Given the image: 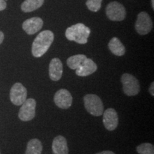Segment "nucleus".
I'll return each mask as SVG.
<instances>
[{
  "mask_svg": "<svg viewBox=\"0 0 154 154\" xmlns=\"http://www.w3.org/2000/svg\"><path fill=\"white\" fill-rule=\"evenodd\" d=\"M54 38V35L50 30H44L38 34L32 44V55L36 58L42 57L51 47Z\"/></svg>",
  "mask_w": 154,
  "mask_h": 154,
  "instance_id": "1",
  "label": "nucleus"
},
{
  "mask_svg": "<svg viewBox=\"0 0 154 154\" xmlns=\"http://www.w3.org/2000/svg\"><path fill=\"white\" fill-rule=\"evenodd\" d=\"M90 32L91 31L89 28L84 24L79 23L67 28L65 36L69 41L75 42L80 44H85L87 43Z\"/></svg>",
  "mask_w": 154,
  "mask_h": 154,
  "instance_id": "2",
  "label": "nucleus"
},
{
  "mask_svg": "<svg viewBox=\"0 0 154 154\" xmlns=\"http://www.w3.org/2000/svg\"><path fill=\"white\" fill-rule=\"evenodd\" d=\"M84 103L86 110L94 116H100L104 111L103 102L95 94H86L84 97Z\"/></svg>",
  "mask_w": 154,
  "mask_h": 154,
  "instance_id": "3",
  "label": "nucleus"
},
{
  "mask_svg": "<svg viewBox=\"0 0 154 154\" xmlns=\"http://www.w3.org/2000/svg\"><path fill=\"white\" fill-rule=\"evenodd\" d=\"M123 91L128 96H136L140 91V84L137 79L130 74H124L121 77Z\"/></svg>",
  "mask_w": 154,
  "mask_h": 154,
  "instance_id": "4",
  "label": "nucleus"
},
{
  "mask_svg": "<svg viewBox=\"0 0 154 154\" xmlns=\"http://www.w3.org/2000/svg\"><path fill=\"white\" fill-rule=\"evenodd\" d=\"M36 102L34 99H28L22 104L19 111V119L22 121H29L36 114Z\"/></svg>",
  "mask_w": 154,
  "mask_h": 154,
  "instance_id": "5",
  "label": "nucleus"
},
{
  "mask_svg": "<svg viewBox=\"0 0 154 154\" xmlns=\"http://www.w3.org/2000/svg\"><path fill=\"white\" fill-rule=\"evenodd\" d=\"M106 14L108 18L111 21H123L126 15L124 7L117 2H112L107 5L106 8Z\"/></svg>",
  "mask_w": 154,
  "mask_h": 154,
  "instance_id": "6",
  "label": "nucleus"
},
{
  "mask_svg": "<svg viewBox=\"0 0 154 154\" xmlns=\"http://www.w3.org/2000/svg\"><path fill=\"white\" fill-rule=\"evenodd\" d=\"M27 90L21 83H15L10 89L9 97L11 103L16 106H21L26 100Z\"/></svg>",
  "mask_w": 154,
  "mask_h": 154,
  "instance_id": "7",
  "label": "nucleus"
},
{
  "mask_svg": "<svg viewBox=\"0 0 154 154\" xmlns=\"http://www.w3.org/2000/svg\"><path fill=\"white\" fill-rule=\"evenodd\" d=\"M135 28L140 35H146L151 32L153 28V23L148 13L142 11L138 14Z\"/></svg>",
  "mask_w": 154,
  "mask_h": 154,
  "instance_id": "8",
  "label": "nucleus"
},
{
  "mask_svg": "<svg viewBox=\"0 0 154 154\" xmlns=\"http://www.w3.org/2000/svg\"><path fill=\"white\" fill-rule=\"evenodd\" d=\"M54 101L59 108L61 109H67L72 106L73 98L68 90L61 88L55 94Z\"/></svg>",
  "mask_w": 154,
  "mask_h": 154,
  "instance_id": "9",
  "label": "nucleus"
},
{
  "mask_svg": "<svg viewBox=\"0 0 154 154\" xmlns=\"http://www.w3.org/2000/svg\"><path fill=\"white\" fill-rule=\"evenodd\" d=\"M103 123L108 131H113L119 125V117L114 109L109 108L103 113Z\"/></svg>",
  "mask_w": 154,
  "mask_h": 154,
  "instance_id": "10",
  "label": "nucleus"
},
{
  "mask_svg": "<svg viewBox=\"0 0 154 154\" xmlns=\"http://www.w3.org/2000/svg\"><path fill=\"white\" fill-rule=\"evenodd\" d=\"M43 24V20L40 17H32L24 21L22 24V29L29 35H33L41 29Z\"/></svg>",
  "mask_w": 154,
  "mask_h": 154,
  "instance_id": "11",
  "label": "nucleus"
},
{
  "mask_svg": "<svg viewBox=\"0 0 154 154\" xmlns=\"http://www.w3.org/2000/svg\"><path fill=\"white\" fill-rule=\"evenodd\" d=\"M63 74V63L59 58H54L50 61L49 66V75L54 82L61 79Z\"/></svg>",
  "mask_w": 154,
  "mask_h": 154,
  "instance_id": "12",
  "label": "nucleus"
},
{
  "mask_svg": "<svg viewBox=\"0 0 154 154\" xmlns=\"http://www.w3.org/2000/svg\"><path fill=\"white\" fill-rule=\"evenodd\" d=\"M97 70V65L91 59L86 58L82 64L76 69V74L79 76H89Z\"/></svg>",
  "mask_w": 154,
  "mask_h": 154,
  "instance_id": "13",
  "label": "nucleus"
},
{
  "mask_svg": "<svg viewBox=\"0 0 154 154\" xmlns=\"http://www.w3.org/2000/svg\"><path fill=\"white\" fill-rule=\"evenodd\" d=\"M54 154H69V148L66 139L62 136H57L52 142Z\"/></svg>",
  "mask_w": 154,
  "mask_h": 154,
  "instance_id": "14",
  "label": "nucleus"
},
{
  "mask_svg": "<svg viewBox=\"0 0 154 154\" xmlns=\"http://www.w3.org/2000/svg\"><path fill=\"white\" fill-rule=\"evenodd\" d=\"M108 46H109V49L111 51V53H113L116 56L121 57L126 53V48L117 37L111 38Z\"/></svg>",
  "mask_w": 154,
  "mask_h": 154,
  "instance_id": "15",
  "label": "nucleus"
},
{
  "mask_svg": "<svg viewBox=\"0 0 154 154\" xmlns=\"http://www.w3.org/2000/svg\"><path fill=\"white\" fill-rule=\"evenodd\" d=\"M43 146L41 140L32 138L28 142L25 154H42Z\"/></svg>",
  "mask_w": 154,
  "mask_h": 154,
  "instance_id": "16",
  "label": "nucleus"
},
{
  "mask_svg": "<svg viewBox=\"0 0 154 154\" xmlns=\"http://www.w3.org/2000/svg\"><path fill=\"white\" fill-rule=\"evenodd\" d=\"M44 0H25L21 5V9L24 12H31L40 8Z\"/></svg>",
  "mask_w": 154,
  "mask_h": 154,
  "instance_id": "17",
  "label": "nucleus"
},
{
  "mask_svg": "<svg viewBox=\"0 0 154 154\" xmlns=\"http://www.w3.org/2000/svg\"><path fill=\"white\" fill-rule=\"evenodd\" d=\"M86 58L87 57L84 54H77L72 56V57H70L67 59V66L71 69L76 70V69H78L82 64V63L84 62V61L85 60Z\"/></svg>",
  "mask_w": 154,
  "mask_h": 154,
  "instance_id": "18",
  "label": "nucleus"
},
{
  "mask_svg": "<svg viewBox=\"0 0 154 154\" xmlns=\"http://www.w3.org/2000/svg\"><path fill=\"white\" fill-rule=\"evenodd\" d=\"M136 151L139 154H154V146L149 143H144L136 147Z\"/></svg>",
  "mask_w": 154,
  "mask_h": 154,
  "instance_id": "19",
  "label": "nucleus"
},
{
  "mask_svg": "<svg viewBox=\"0 0 154 154\" xmlns=\"http://www.w3.org/2000/svg\"><path fill=\"white\" fill-rule=\"evenodd\" d=\"M102 0H87L86 5L90 11L96 12L101 8Z\"/></svg>",
  "mask_w": 154,
  "mask_h": 154,
  "instance_id": "20",
  "label": "nucleus"
},
{
  "mask_svg": "<svg viewBox=\"0 0 154 154\" xmlns=\"http://www.w3.org/2000/svg\"><path fill=\"white\" fill-rule=\"evenodd\" d=\"M7 7V2L5 0H0V11L5 10Z\"/></svg>",
  "mask_w": 154,
  "mask_h": 154,
  "instance_id": "21",
  "label": "nucleus"
},
{
  "mask_svg": "<svg viewBox=\"0 0 154 154\" xmlns=\"http://www.w3.org/2000/svg\"><path fill=\"white\" fill-rule=\"evenodd\" d=\"M153 89H154V82H152L151 84V86L149 87V93L152 96H154Z\"/></svg>",
  "mask_w": 154,
  "mask_h": 154,
  "instance_id": "22",
  "label": "nucleus"
},
{
  "mask_svg": "<svg viewBox=\"0 0 154 154\" xmlns=\"http://www.w3.org/2000/svg\"><path fill=\"white\" fill-rule=\"evenodd\" d=\"M96 154H115L113 151H103L101 152H99V153H97Z\"/></svg>",
  "mask_w": 154,
  "mask_h": 154,
  "instance_id": "23",
  "label": "nucleus"
},
{
  "mask_svg": "<svg viewBox=\"0 0 154 154\" xmlns=\"http://www.w3.org/2000/svg\"><path fill=\"white\" fill-rule=\"evenodd\" d=\"M4 38H5V34H4L2 32H1V31H0V44L3 42Z\"/></svg>",
  "mask_w": 154,
  "mask_h": 154,
  "instance_id": "24",
  "label": "nucleus"
},
{
  "mask_svg": "<svg viewBox=\"0 0 154 154\" xmlns=\"http://www.w3.org/2000/svg\"><path fill=\"white\" fill-rule=\"evenodd\" d=\"M151 6H152V9H154V0H151Z\"/></svg>",
  "mask_w": 154,
  "mask_h": 154,
  "instance_id": "25",
  "label": "nucleus"
},
{
  "mask_svg": "<svg viewBox=\"0 0 154 154\" xmlns=\"http://www.w3.org/2000/svg\"><path fill=\"white\" fill-rule=\"evenodd\" d=\"M0 154H1V152H0Z\"/></svg>",
  "mask_w": 154,
  "mask_h": 154,
  "instance_id": "26",
  "label": "nucleus"
}]
</instances>
